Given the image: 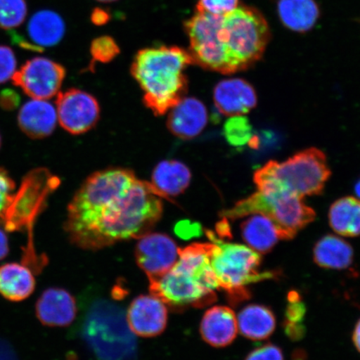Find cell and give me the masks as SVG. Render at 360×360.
Segmentation results:
<instances>
[{
    "label": "cell",
    "instance_id": "obj_38",
    "mask_svg": "<svg viewBox=\"0 0 360 360\" xmlns=\"http://www.w3.org/2000/svg\"><path fill=\"white\" fill-rule=\"evenodd\" d=\"M10 252L8 240L6 233L0 229V260L4 259Z\"/></svg>",
    "mask_w": 360,
    "mask_h": 360
},
{
    "label": "cell",
    "instance_id": "obj_43",
    "mask_svg": "<svg viewBox=\"0 0 360 360\" xmlns=\"http://www.w3.org/2000/svg\"><path fill=\"white\" fill-rule=\"evenodd\" d=\"M0 146H1V138H0Z\"/></svg>",
    "mask_w": 360,
    "mask_h": 360
},
{
    "label": "cell",
    "instance_id": "obj_18",
    "mask_svg": "<svg viewBox=\"0 0 360 360\" xmlns=\"http://www.w3.org/2000/svg\"><path fill=\"white\" fill-rule=\"evenodd\" d=\"M238 330L236 315L226 306H214L202 318V339L212 347L224 348L232 344Z\"/></svg>",
    "mask_w": 360,
    "mask_h": 360
},
{
    "label": "cell",
    "instance_id": "obj_9",
    "mask_svg": "<svg viewBox=\"0 0 360 360\" xmlns=\"http://www.w3.org/2000/svg\"><path fill=\"white\" fill-rule=\"evenodd\" d=\"M60 179L44 168L35 169L22 179L13 195L4 220L10 232L28 231L30 245H33L32 232L36 219L46 206L49 197L60 186Z\"/></svg>",
    "mask_w": 360,
    "mask_h": 360
},
{
    "label": "cell",
    "instance_id": "obj_28",
    "mask_svg": "<svg viewBox=\"0 0 360 360\" xmlns=\"http://www.w3.org/2000/svg\"><path fill=\"white\" fill-rule=\"evenodd\" d=\"M306 307L299 292L292 291L288 295V304L283 328L286 335L292 340H300L304 335L303 325Z\"/></svg>",
    "mask_w": 360,
    "mask_h": 360
},
{
    "label": "cell",
    "instance_id": "obj_14",
    "mask_svg": "<svg viewBox=\"0 0 360 360\" xmlns=\"http://www.w3.org/2000/svg\"><path fill=\"white\" fill-rule=\"evenodd\" d=\"M126 317L135 335L155 337L161 335L167 326L168 309L157 296L143 295L132 301Z\"/></svg>",
    "mask_w": 360,
    "mask_h": 360
},
{
    "label": "cell",
    "instance_id": "obj_16",
    "mask_svg": "<svg viewBox=\"0 0 360 360\" xmlns=\"http://www.w3.org/2000/svg\"><path fill=\"white\" fill-rule=\"evenodd\" d=\"M214 105L223 115H244L257 105L258 98L253 86L243 79H225L214 91Z\"/></svg>",
    "mask_w": 360,
    "mask_h": 360
},
{
    "label": "cell",
    "instance_id": "obj_1",
    "mask_svg": "<svg viewBox=\"0 0 360 360\" xmlns=\"http://www.w3.org/2000/svg\"><path fill=\"white\" fill-rule=\"evenodd\" d=\"M164 197L133 171L108 169L87 179L68 207L65 231L76 246L97 250L150 233Z\"/></svg>",
    "mask_w": 360,
    "mask_h": 360
},
{
    "label": "cell",
    "instance_id": "obj_26",
    "mask_svg": "<svg viewBox=\"0 0 360 360\" xmlns=\"http://www.w3.org/2000/svg\"><path fill=\"white\" fill-rule=\"evenodd\" d=\"M314 260L321 268L346 269L353 263V248L343 238L332 235L326 236L314 248Z\"/></svg>",
    "mask_w": 360,
    "mask_h": 360
},
{
    "label": "cell",
    "instance_id": "obj_36",
    "mask_svg": "<svg viewBox=\"0 0 360 360\" xmlns=\"http://www.w3.org/2000/svg\"><path fill=\"white\" fill-rule=\"evenodd\" d=\"M20 96L11 89L4 90L0 94V105L3 109L11 110L19 105Z\"/></svg>",
    "mask_w": 360,
    "mask_h": 360
},
{
    "label": "cell",
    "instance_id": "obj_12",
    "mask_svg": "<svg viewBox=\"0 0 360 360\" xmlns=\"http://www.w3.org/2000/svg\"><path fill=\"white\" fill-rule=\"evenodd\" d=\"M56 107L58 122L72 134L89 131L100 119V105L96 98L77 89L58 93Z\"/></svg>",
    "mask_w": 360,
    "mask_h": 360
},
{
    "label": "cell",
    "instance_id": "obj_37",
    "mask_svg": "<svg viewBox=\"0 0 360 360\" xmlns=\"http://www.w3.org/2000/svg\"><path fill=\"white\" fill-rule=\"evenodd\" d=\"M176 233L180 237L190 238L199 236L200 233V227L199 224H191L188 221L179 222L175 229Z\"/></svg>",
    "mask_w": 360,
    "mask_h": 360
},
{
    "label": "cell",
    "instance_id": "obj_20",
    "mask_svg": "<svg viewBox=\"0 0 360 360\" xmlns=\"http://www.w3.org/2000/svg\"><path fill=\"white\" fill-rule=\"evenodd\" d=\"M57 111L51 103L44 100H34L21 108L18 122L27 136L39 139L46 138L56 129Z\"/></svg>",
    "mask_w": 360,
    "mask_h": 360
},
{
    "label": "cell",
    "instance_id": "obj_29",
    "mask_svg": "<svg viewBox=\"0 0 360 360\" xmlns=\"http://www.w3.org/2000/svg\"><path fill=\"white\" fill-rule=\"evenodd\" d=\"M224 135L232 146L243 147L254 143L253 129L245 116L231 117L224 125Z\"/></svg>",
    "mask_w": 360,
    "mask_h": 360
},
{
    "label": "cell",
    "instance_id": "obj_27",
    "mask_svg": "<svg viewBox=\"0 0 360 360\" xmlns=\"http://www.w3.org/2000/svg\"><path fill=\"white\" fill-rule=\"evenodd\" d=\"M328 222L342 236H360V200L347 196L336 200L328 211Z\"/></svg>",
    "mask_w": 360,
    "mask_h": 360
},
{
    "label": "cell",
    "instance_id": "obj_22",
    "mask_svg": "<svg viewBox=\"0 0 360 360\" xmlns=\"http://www.w3.org/2000/svg\"><path fill=\"white\" fill-rule=\"evenodd\" d=\"M35 290V278L27 265L4 264L0 266V295L13 302L28 299Z\"/></svg>",
    "mask_w": 360,
    "mask_h": 360
},
{
    "label": "cell",
    "instance_id": "obj_15",
    "mask_svg": "<svg viewBox=\"0 0 360 360\" xmlns=\"http://www.w3.org/2000/svg\"><path fill=\"white\" fill-rule=\"evenodd\" d=\"M36 316L48 327H67L75 321L77 304L69 291L61 288H49L35 304Z\"/></svg>",
    "mask_w": 360,
    "mask_h": 360
},
{
    "label": "cell",
    "instance_id": "obj_6",
    "mask_svg": "<svg viewBox=\"0 0 360 360\" xmlns=\"http://www.w3.org/2000/svg\"><path fill=\"white\" fill-rule=\"evenodd\" d=\"M206 236L212 243L211 265L217 278L219 290L226 292L229 302L238 304L250 298L248 286L270 280L274 272H259L261 257L249 246L225 242L211 231Z\"/></svg>",
    "mask_w": 360,
    "mask_h": 360
},
{
    "label": "cell",
    "instance_id": "obj_41",
    "mask_svg": "<svg viewBox=\"0 0 360 360\" xmlns=\"http://www.w3.org/2000/svg\"><path fill=\"white\" fill-rule=\"evenodd\" d=\"M355 193H356V195L360 199V180L356 184V186H355Z\"/></svg>",
    "mask_w": 360,
    "mask_h": 360
},
{
    "label": "cell",
    "instance_id": "obj_3",
    "mask_svg": "<svg viewBox=\"0 0 360 360\" xmlns=\"http://www.w3.org/2000/svg\"><path fill=\"white\" fill-rule=\"evenodd\" d=\"M193 63L190 52L175 46L146 48L135 56L132 75L143 91V103L155 115H165L184 98V70Z\"/></svg>",
    "mask_w": 360,
    "mask_h": 360
},
{
    "label": "cell",
    "instance_id": "obj_34",
    "mask_svg": "<svg viewBox=\"0 0 360 360\" xmlns=\"http://www.w3.org/2000/svg\"><path fill=\"white\" fill-rule=\"evenodd\" d=\"M16 67L15 53L10 47L0 45V84L12 79L16 72Z\"/></svg>",
    "mask_w": 360,
    "mask_h": 360
},
{
    "label": "cell",
    "instance_id": "obj_10",
    "mask_svg": "<svg viewBox=\"0 0 360 360\" xmlns=\"http://www.w3.org/2000/svg\"><path fill=\"white\" fill-rule=\"evenodd\" d=\"M223 16L197 11L184 28L193 63L206 70L231 75L236 71L223 41Z\"/></svg>",
    "mask_w": 360,
    "mask_h": 360
},
{
    "label": "cell",
    "instance_id": "obj_11",
    "mask_svg": "<svg viewBox=\"0 0 360 360\" xmlns=\"http://www.w3.org/2000/svg\"><path fill=\"white\" fill-rule=\"evenodd\" d=\"M64 67L44 57L25 63L13 75V84L34 100H49L56 96L65 78Z\"/></svg>",
    "mask_w": 360,
    "mask_h": 360
},
{
    "label": "cell",
    "instance_id": "obj_24",
    "mask_svg": "<svg viewBox=\"0 0 360 360\" xmlns=\"http://www.w3.org/2000/svg\"><path fill=\"white\" fill-rule=\"evenodd\" d=\"M191 173L186 165L177 160H165L153 172L152 182L164 199L177 196L190 186Z\"/></svg>",
    "mask_w": 360,
    "mask_h": 360
},
{
    "label": "cell",
    "instance_id": "obj_19",
    "mask_svg": "<svg viewBox=\"0 0 360 360\" xmlns=\"http://www.w3.org/2000/svg\"><path fill=\"white\" fill-rule=\"evenodd\" d=\"M65 33V22L57 13L39 11L31 17L27 26L30 41L27 43L26 49L43 51L44 48L55 46L60 43Z\"/></svg>",
    "mask_w": 360,
    "mask_h": 360
},
{
    "label": "cell",
    "instance_id": "obj_5",
    "mask_svg": "<svg viewBox=\"0 0 360 360\" xmlns=\"http://www.w3.org/2000/svg\"><path fill=\"white\" fill-rule=\"evenodd\" d=\"M80 334L98 360H134L137 340L124 309L112 301L94 300L85 311Z\"/></svg>",
    "mask_w": 360,
    "mask_h": 360
},
{
    "label": "cell",
    "instance_id": "obj_35",
    "mask_svg": "<svg viewBox=\"0 0 360 360\" xmlns=\"http://www.w3.org/2000/svg\"><path fill=\"white\" fill-rule=\"evenodd\" d=\"M245 360H285L281 349L271 344L254 349Z\"/></svg>",
    "mask_w": 360,
    "mask_h": 360
},
{
    "label": "cell",
    "instance_id": "obj_40",
    "mask_svg": "<svg viewBox=\"0 0 360 360\" xmlns=\"http://www.w3.org/2000/svg\"><path fill=\"white\" fill-rule=\"evenodd\" d=\"M353 342L355 346L360 353V319L355 326L354 334H353Z\"/></svg>",
    "mask_w": 360,
    "mask_h": 360
},
{
    "label": "cell",
    "instance_id": "obj_21",
    "mask_svg": "<svg viewBox=\"0 0 360 360\" xmlns=\"http://www.w3.org/2000/svg\"><path fill=\"white\" fill-rule=\"evenodd\" d=\"M277 12L283 26L302 34L313 29L321 16L315 0H278Z\"/></svg>",
    "mask_w": 360,
    "mask_h": 360
},
{
    "label": "cell",
    "instance_id": "obj_8",
    "mask_svg": "<svg viewBox=\"0 0 360 360\" xmlns=\"http://www.w3.org/2000/svg\"><path fill=\"white\" fill-rule=\"evenodd\" d=\"M222 36L237 73L249 69L262 58L269 42L270 29L257 8L238 6L224 15Z\"/></svg>",
    "mask_w": 360,
    "mask_h": 360
},
{
    "label": "cell",
    "instance_id": "obj_2",
    "mask_svg": "<svg viewBox=\"0 0 360 360\" xmlns=\"http://www.w3.org/2000/svg\"><path fill=\"white\" fill-rule=\"evenodd\" d=\"M212 243L179 249V259L164 276L150 281L152 295L172 309L202 308L213 304L219 290L211 265Z\"/></svg>",
    "mask_w": 360,
    "mask_h": 360
},
{
    "label": "cell",
    "instance_id": "obj_4",
    "mask_svg": "<svg viewBox=\"0 0 360 360\" xmlns=\"http://www.w3.org/2000/svg\"><path fill=\"white\" fill-rule=\"evenodd\" d=\"M325 153L309 148L285 161H269L256 170L254 182L259 191L290 193L304 198L321 195L330 179Z\"/></svg>",
    "mask_w": 360,
    "mask_h": 360
},
{
    "label": "cell",
    "instance_id": "obj_13",
    "mask_svg": "<svg viewBox=\"0 0 360 360\" xmlns=\"http://www.w3.org/2000/svg\"><path fill=\"white\" fill-rule=\"evenodd\" d=\"M179 249L172 238L160 233H148L139 238L135 249L137 264L148 280L164 276L179 259Z\"/></svg>",
    "mask_w": 360,
    "mask_h": 360
},
{
    "label": "cell",
    "instance_id": "obj_17",
    "mask_svg": "<svg viewBox=\"0 0 360 360\" xmlns=\"http://www.w3.org/2000/svg\"><path fill=\"white\" fill-rule=\"evenodd\" d=\"M208 122V112L195 98H184L169 110L167 126L169 131L182 139L199 135Z\"/></svg>",
    "mask_w": 360,
    "mask_h": 360
},
{
    "label": "cell",
    "instance_id": "obj_39",
    "mask_svg": "<svg viewBox=\"0 0 360 360\" xmlns=\"http://www.w3.org/2000/svg\"><path fill=\"white\" fill-rule=\"evenodd\" d=\"M92 20L94 24L103 25L108 20L107 13L103 11H94L92 16Z\"/></svg>",
    "mask_w": 360,
    "mask_h": 360
},
{
    "label": "cell",
    "instance_id": "obj_31",
    "mask_svg": "<svg viewBox=\"0 0 360 360\" xmlns=\"http://www.w3.org/2000/svg\"><path fill=\"white\" fill-rule=\"evenodd\" d=\"M94 61L110 62L119 55L120 48L114 39L109 36L94 39L90 48Z\"/></svg>",
    "mask_w": 360,
    "mask_h": 360
},
{
    "label": "cell",
    "instance_id": "obj_30",
    "mask_svg": "<svg viewBox=\"0 0 360 360\" xmlns=\"http://www.w3.org/2000/svg\"><path fill=\"white\" fill-rule=\"evenodd\" d=\"M27 13L25 0H0V29L18 28L25 22Z\"/></svg>",
    "mask_w": 360,
    "mask_h": 360
},
{
    "label": "cell",
    "instance_id": "obj_23",
    "mask_svg": "<svg viewBox=\"0 0 360 360\" xmlns=\"http://www.w3.org/2000/svg\"><path fill=\"white\" fill-rule=\"evenodd\" d=\"M240 226L241 236L247 246L258 254H268L281 240L276 224L267 216L249 215Z\"/></svg>",
    "mask_w": 360,
    "mask_h": 360
},
{
    "label": "cell",
    "instance_id": "obj_33",
    "mask_svg": "<svg viewBox=\"0 0 360 360\" xmlns=\"http://www.w3.org/2000/svg\"><path fill=\"white\" fill-rule=\"evenodd\" d=\"M238 6V0H199L197 11L215 15H225L235 11Z\"/></svg>",
    "mask_w": 360,
    "mask_h": 360
},
{
    "label": "cell",
    "instance_id": "obj_42",
    "mask_svg": "<svg viewBox=\"0 0 360 360\" xmlns=\"http://www.w3.org/2000/svg\"><path fill=\"white\" fill-rule=\"evenodd\" d=\"M97 1H100V2H103V3H109V2L116 1V0H97Z\"/></svg>",
    "mask_w": 360,
    "mask_h": 360
},
{
    "label": "cell",
    "instance_id": "obj_32",
    "mask_svg": "<svg viewBox=\"0 0 360 360\" xmlns=\"http://www.w3.org/2000/svg\"><path fill=\"white\" fill-rule=\"evenodd\" d=\"M15 181L6 169L0 168V223H4L7 210L15 195Z\"/></svg>",
    "mask_w": 360,
    "mask_h": 360
},
{
    "label": "cell",
    "instance_id": "obj_7",
    "mask_svg": "<svg viewBox=\"0 0 360 360\" xmlns=\"http://www.w3.org/2000/svg\"><path fill=\"white\" fill-rule=\"evenodd\" d=\"M261 214L272 220L281 240H290L315 219L312 208L303 198L290 193L257 191L222 211L224 219L236 220L250 214Z\"/></svg>",
    "mask_w": 360,
    "mask_h": 360
},
{
    "label": "cell",
    "instance_id": "obj_25",
    "mask_svg": "<svg viewBox=\"0 0 360 360\" xmlns=\"http://www.w3.org/2000/svg\"><path fill=\"white\" fill-rule=\"evenodd\" d=\"M241 335L250 340L268 339L276 330V319L271 309L261 304H250L237 317Z\"/></svg>",
    "mask_w": 360,
    "mask_h": 360
}]
</instances>
